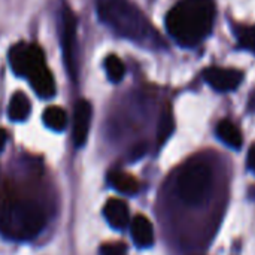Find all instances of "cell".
<instances>
[{"instance_id": "obj_12", "label": "cell", "mask_w": 255, "mask_h": 255, "mask_svg": "<svg viewBox=\"0 0 255 255\" xmlns=\"http://www.w3.org/2000/svg\"><path fill=\"white\" fill-rule=\"evenodd\" d=\"M217 134L218 137L226 143L229 145L230 148H235V149H239L242 146V133L241 130L238 128L236 124H233L232 121L229 120H223L220 121L218 127H217Z\"/></svg>"}, {"instance_id": "obj_14", "label": "cell", "mask_w": 255, "mask_h": 255, "mask_svg": "<svg viewBox=\"0 0 255 255\" xmlns=\"http://www.w3.org/2000/svg\"><path fill=\"white\" fill-rule=\"evenodd\" d=\"M109 181L112 187L121 194H136L139 191L137 181L131 175H127L124 172H112L109 175Z\"/></svg>"}, {"instance_id": "obj_8", "label": "cell", "mask_w": 255, "mask_h": 255, "mask_svg": "<svg viewBox=\"0 0 255 255\" xmlns=\"http://www.w3.org/2000/svg\"><path fill=\"white\" fill-rule=\"evenodd\" d=\"M93 108L87 100H79L73 111V142L76 146H82L87 142L91 126Z\"/></svg>"}, {"instance_id": "obj_19", "label": "cell", "mask_w": 255, "mask_h": 255, "mask_svg": "<svg viewBox=\"0 0 255 255\" xmlns=\"http://www.w3.org/2000/svg\"><path fill=\"white\" fill-rule=\"evenodd\" d=\"M102 255H121V250L114 245H106L102 248Z\"/></svg>"}, {"instance_id": "obj_9", "label": "cell", "mask_w": 255, "mask_h": 255, "mask_svg": "<svg viewBox=\"0 0 255 255\" xmlns=\"http://www.w3.org/2000/svg\"><path fill=\"white\" fill-rule=\"evenodd\" d=\"M103 214H105V218L108 220V223L117 230H123L130 224L128 208L126 205V202H123L120 199L108 200L105 205Z\"/></svg>"}, {"instance_id": "obj_17", "label": "cell", "mask_w": 255, "mask_h": 255, "mask_svg": "<svg viewBox=\"0 0 255 255\" xmlns=\"http://www.w3.org/2000/svg\"><path fill=\"white\" fill-rule=\"evenodd\" d=\"M105 70H106V75L108 78L112 81V82H120L124 75H126V66L124 63L121 61L120 57L111 54L106 57L105 60Z\"/></svg>"}, {"instance_id": "obj_18", "label": "cell", "mask_w": 255, "mask_h": 255, "mask_svg": "<svg viewBox=\"0 0 255 255\" xmlns=\"http://www.w3.org/2000/svg\"><path fill=\"white\" fill-rule=\"evenodd\" d=\"M241 45L255 54V25L253 27H238L236 30Z\"/></svg>"}, {"instance_id": "obj_7", "label": "cell", "mask_w": 255, "mask_h": 255, "mask_svg": "<svg viewBox=\"0 0 255 255\" xmlns=\"http://www.w3.org/2000/svg\"><path fill=\"white\" fill-rule=\"evenodd\" d=\"M205 81L217 91L227 93L236 90L242 82V72L236 69H223V67H208L203 72Z\"/></svg>"}, {"instance_id": "obj_10", "label": "cell", "mask_w": 255, "mask_h": 255, "mask_svg": "<svg viewBox=\"0 0 255 255\" xmlns=\"http://www.w3.org/2000/svg\"><path fill=\"white\" fill-rule=\"evenodd\" d=\"M130 230H131V238L137 247L148 248L154 244V227L146 217L143 215L134 217L133 221L130 223Z\"/></svg>"}, {"instance_id": "obj_6", "label": "cell", "mask_w": 255, "mask_h": 255, "mask_svg": "<svg viewBox=\"0 0 255 255\" xmlns=\"http://www.w3.org/2000/svg\"><path fill=\"white\" fill-rule=\"evenodd\" d=\"M61 51L67 72L75 79L78 63H76V16L69 6H63L61 10Z\"/></svg>"}, {"instance_id": "obj_11", "label": "cell", "mask_w": 255, "mask_h": 255, "mask_svg": "<svg viewBox=\"0 0 255 255\" xmlns=\"http://www.w3.org/2000/svg\"><path fill=\"white\" fill-rule=\"evenodd\" d=\"M30 52H31V45H27L24 42H19L13 45L9 51V64L13 70L15 75L24 76L28 61H30Z\"/></svg>"}, {"instance_id": "obj_2", "label": "cell", "mask_w": 255, "mask_h": 255, "mask_svg": "<svg viewBox=\"0 0 255 255\" xmlns=\"http://www.w3.org/2000/svg\"><path fill=\"white\" fill-rule=\"evenodd\" d=\"M45 212L28 199L7 197L0 203V233L13 241H30L45 227Z\"/></svg>"}, {"instance_id": "obj_15", "label": "cell", "mask_w": 255, "mask_h": 255, "mask_svg": "<svg viewBox=\"0 0 255 255\" xmlns=\"http://www.w3.org/2000/svg\"><path fill=\"white\" fill-rule=\"evenodd\" d=\"M43 123L54 131H63L67 127V114L58 106H49L43 112Z\"/></svg>"}, {"instance_id": "obj_16", "label": "cell", "mask_w": 255, "mask_h": 255, "mask_svg": "<svg viewBox=\"0 0 255 255\" xmlns=\"http://www.w3.org/2000/svg\"><path fill=\"white\" fill-rule=\"evenodd\" d=\"M175 128V121H173V115H172V111L169 106L164 108V111L161 112V117H160V123H158V130H157V139H158V143H164L172 131Z\"/></svg>"}, {"instance_id": "obj_5", "label": "cell", "mask_w": 255, "mask_h": 255, "mask_svg": "<svg viewBox=\"0 0 255 255\" xmlns=\"http://www.w3.org/2000/svg\"><path fill=\"white\" fill-rule=\"evenodd\" d=\"M31 88L43 99L52 97L55 94V82L54 76L45 64V57L42 49L37 45H31L30 61L24 75Z\"/></svg>"}, {"instance_id": "obj_4", "label": "cell", "mask_w": 255, "mask_h": 255, "mask_svg": "<svg viewBox=\"0 0 255 255\" xmlns=\"http://www.w3.org/2000/svg\"><path fill=\"white\" fill-rule=\"evenodd\" d=\"M212 172L211 167L203 161L188 163L178 178L179 197L190 206L200 205L211 188Z\"/></svg>"}, {"instance_id": "obj_20", "label": "cell", "mask_w": 255, "mask_h": 255, "mask_svg": "<svg viewBox=\"0 0 255 255\" xmlns=\"http://www.w3.org/2000/svg\"><path fill=\"white\" fill-rule=\"evenodd\" d=\"M248 166L255 173V143L251 146V149L248 152Z\"/></svg>"}, {"instance_id": "obj_21", "label": "cell", "mask_w": 255, "mask_h": 255, "mask_svg": "<svg viewBox=\"0 0 255 255\" xmlns=\"http://www.w3.org/2000/svg\"><path fill=\"white\" fill-rule=\"evenodd\" d=\"M6 140H7V133H6L3 128H0V151L4 148V145H6Z\"/></svg>"}, {"instance_id": "obj_13", "label": "cell", "mask_w": 255, "mask_h": 255, "mask_svg": "<svg viewBox=\"0 0 255 255\" xmlns=\"http://www.w3.org/2000/svg\"><path fill=\"white\" fill-rule=\"evenodd\" d=\"M30 111H31V105L25 94L16 93L12 96V99L9 102V108H7V115L12 121L27 120L30 115Z\"/></svg>"}, {"instance_id": "obj_1", "label": "cell", "mask_w": 255, "mask_h": 255, "mask_svg": "<svg viewBox=\"0 0 255 255\" xmlns=\"http://www.w3.org/2000/svg\"><path fill=\"white\" fill-rule=\"evenodd\" d=\"M214 18V0H179L166 16V27L179 45L191 48L211 33Z\"/></svg>"}, {"instance_id": "obj_3", "label": "cell", "mask_w": 255, "mask_h": 255, "mask_svg": "<svg viewBox=\"0 0 255 255\" xmlns=\"http://www.w3.org/2000/svg\"><path fill=\"white\" fill-rule=\"evenodd\" d=\"M100 18L121 36L143 40L148 36V24L142 13L127 0H97Z\"/></svg>"}]
</instances>
